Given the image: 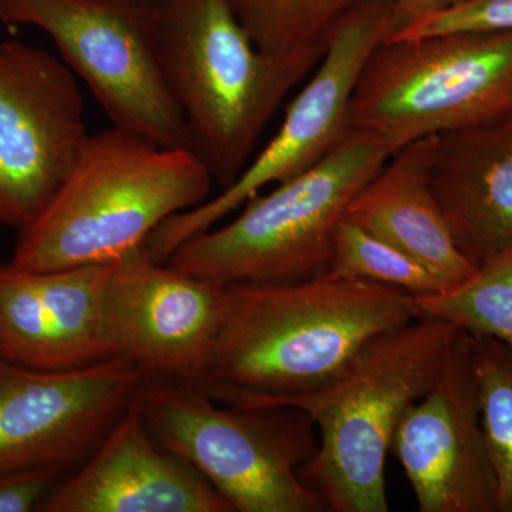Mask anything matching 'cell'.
<instances>
[{
    "instance_id": "obj_5",
    "label": "cell",
    "mask_w": 512,
    "mask_h": 512,
    "mask_svg": "<svg viewBox=\"0 0 512 512\" xmlns=\"http://www.w3.org/2000/svg\"><path fill=\"white\" fill-rule=\"evenodd\" d=\"M392 156L350 128L309 170L245 202L231 221L184 242L168 264L221 284H282L328 271L333 235L350 200Z\"/></svg>"
},
{
    "instance_id": "obj_1",
    "label": "cell",
    "mask_w": 512,
    "mask_h": 512,
    "mask_svg": "<svg viewBox=\"0 0 512 512\" xmlns=\"http://www.w3.org/2000/svg\"><path fill=\"white\" fill-rule=\"evenodd\" d=\"M416 318L409 293L330 271L227 284L205 392L228 406H281L328 386L367 343Z\"/></svg>"
},
{
    "instance_id": "obj_12",
    "label": "cell",
    "mask_w": 512,
    "mask_h": 512,
    "mask_svg": "<svg viewBox=\"0 0 512 512\" xmlns=\"http://www.w3.org/2000/svg\"><path fill=\"white\" fill-rule=\"evenodd\" d=\"M141 382L126 357L82 369L42 370L0 355V473H70L126 413Z\"/></svg>"
},
{
    "instance_id": "obj_21",
    "label": "cell",
    "mask_w": 512,
    "mask_h": 512,
    "mask_svg": "<svg viewBox=\"0 0 512 512\" xmlns=\"http://www.w3.org/2000/svg\"><path fill=\"white\" fill-rule=\"evenodd\" d=\"M328 271L392 286L412 296L451 288L413 256L345 217L335 228Z\"/></svg>"
},
{
    "instance_id": "obj_10",
    "label": "cell",
    "mask_w": 512,
    "mask_h": 512,
    "mask_svg": "<svg viewBox=\"0 0 512 512\" xmlns=\"http://www.w3.org/2000/svg\"><path fill=\"white\" fill-rule=\"evenodd\" d=\"M79 79L42 47L0 40V227L35 220L89 140Z\"/></svg>"
},
{
    "instance_id": "obj_22",
    "label": "cell",
    "mask_w": 512,
    "mask_h": 512,
    "mask_svg": "<svg viewBox=\"0 0 512 512\" xmlns=\"http://www.w3.org/2000/svg\"><path fill=\"white\" fill-rule=\"evenodd\" d=\"M512 30V0H463L453 8L416 20L387 40H414L457 32Z\"/></svg>"
},
{
    "instance_id": "obj_15",
    "label": "cell",
    "mask_w": 512,
    "mask_h": 512,
    "mask_svg": "<svg viewBox=\"0 0 512 512\" xmlns=\"http://www.w3.org/2000/svg\"><path fill=\"white\" fill-rule=\"evenodd\" d=\"M37 512H234L191 464L148 429L136 399Z\"/></svg>"
},
{
    "instance_id": "obj_23",
    "label": "cell",
    "mask_w": 512,
    "mask_h": 512,
    "mask_svg": "<svg viewBox=\"0 0 512 512\" xmlns=\"http://www.w3.org/2000/svg\"><path fill=\"white\" fill-rule=\"evenodd\" d=\"M64 473L55 468L0 473V512L39 511Z\"/></svg>"
},
{
    "instance_id": "obj_24",
    "label": "cell",
    "mask_w": 512,
    "mask_h": 512,
    "mask_svg": "<svg viewBox=\"0 0 512 512\" xmlns=\"http://www.w3.org/2000/svg\"><path fill=\"white\" fill-rule=\"evenodd\" d=\"M389 2L396 15V30H399L416 20L453 8L463 0H389Z\"/></svg>"
},
{
    "instance_id": "obj_2",
    "label": "cell",
    "mask_w": 512,
    "mask_h": 512,
    "mask_svg": "<svg viewBox=\"0 0 512 512\" xmlns=\"http://www.w3.org/2000/svg\"><path fill=\"white\" fill-rule=\"evenodd\" d=\"M214 184L192 148L113 126L90 134L45 210L20 229L9 264L45 272L119 261L168 218L207 201Z\"/></svg>"
},
{
    "instance_id": "obj_4",
    "label": "cell",
    "mask_w": 512,
    "mask_h": 512,
    "mask_svg": "<svg viewBox=\"0 0 512 512\" xmlns=\"http://www.w3.org/2000/svg\"><path fill=\"white\" fill-rule=\"evenodd\" d=\"M461 330L416 318L367 343L318 392L281 406L308 414L319 448L299 474L326 512H387L386 461L407 407L429 390Z\"/></svg>"
},
{
    "instance_id": "obj_7",
    "label": "cell",
    "mask_w": 512,
    "mask_h": 512,
    "mask_svg": "<svg viewBox=\"0 0 512 512\" xmlns=\"http://www.w3.org/2000/svg\"><path fill=\"white\" fill-rule=\"evenodd\" d=\"M512 117V30L386 40L360 73L349 127L390 154L458 128Z\"/></svg>"
},
{
    "instance_id": "obj_20",
    "label": "cell",
    "mask_w": 512,
    "mask_h": 512,
    "mask_svg": "<svg viewBox=\"0 0 512 512\" xmlns=\"http://www.w3.org/2000/svg\"><path fill=\"white\" fill-rule=\"evenodd\" d=\"M485 444L497 485V512H512V348L471 335Z\"/></svg>"
},
{
    "instance_id": "obj_13",
    "label": "cell",
    "mask_w": 512,
    "mask_h": 512,
    "mask_svg": "<svg viewBox=\"0 0 512 512\" xmlns=\"http://www.w3.org/2000/svg\"><path fill=\"white\" fill-rule=\"evenodd\" d=\"M390 453L420 512H497L467 332L458 333L429 390L407 407Z\"/></svg>"
},
{
    "instance_id": "obj_18",
    "label": "cell",
    "mask_w": 512,
    "mask_h": 512,
    "mask_svg": "<svg viewBox=\"0 0 512 512\" xmlns=\"http://www.w3.org/2000/svg\"><path fill=\"white\" fill-rule=\"evenodd\" d=\"M417 318L446 320L471 335L512 348V247L478 266L467 281L433 295L413 296Z\"/></svg>"
},
{
    "instance_id": "obj_9",
    "label": "cell",
    "mask_w": 512,
    "mask_h": 512,
    "mask_svg": "<svg viewBox=\"0 0 512 512\" xmlns=\"http://www.w3.org/2000/svg\"><path fill=\"white\" fill-rule=\"evenodd\" d=\"M397 29L389 0H363L330 30L325 52L285 110L274 137L229 187L163 222L146 248L165 262L184 242L220 224L265 188L309 170L349 133V109L360 73Z\"/></svg>"
},
{
    "instance_id": "obj_11",
    "label": "cell",
    "mask_w": 512,
    "mask_h": 512,
    "mask_svg": "<svg viewBox=\"0 0 512 512\" xmlns=\"http://www.w3.org/2000/svg\"><path fill=\"white\" fill-rule=\"evenodd\" d=\"M104 305L114 355L143 382L205 390L227 285L158 261L144 245L114 262Z\"/></svg>"
},
{
    "instance_id": "obj_19",
    "label": "cell",
    "mask_w": 512,
    "mask_h": 512,
    "mask_svg": "<svg viewBox=\"0 0 512 512\" xmlns=\"http://www.w3.org/2000/svg\"><path fill=\"white\" fill-rule=\"evenodd\" d=\"M252 42L271 55L325 52L330 30L363 0H227Z\"/></svg>"
},
{
    "instance_id": "obj_3",
    "label": "cell",
    "mask_w": 512,
    "mask_h": 512,
    "mask_svg": "<svg viewBox=\"0 0 512 512\" xmlns=\"http://www.w3.org/2000/svg\"><path fill=\"white\" fill-rule=\"evenodd\" d=\"M157 33L191 148L224 190L245 170L269 120L323 53L264 52L227 0H157Z\"/></svg>"
},
{
    "instance_id": "obj_17",
    "label": "cell",
    "mask_w": 512,
    "mask_h": 512,
    "mask_svg": "<svg viewBox=\"0 0 512 512\" xmlns=\"http://www.w3.org/2000/svg\"><path fill=\"white\" fill-rule=\"evenodd\" d=\"M433 137L413 141L387 158L350 200L343 217L396 245L453 288L467 281L478 266L458 247L434 197Z\"/></svg>"
},
{
    "instance_id": "obj_16",
    "label": "cell",
    "mask_w": 512,
    "mask_h": 512,
    "mask_svg": "<svg viewBox=\"0 0 512 512\" xmlns=\"http://www.w3.org/2000/svg\"><path fill=\"white\" fill-rule=\"evenodd\" d=\"M430 183L474 264L512 247V117L434 136Z\"/></svg>"
},
{
    "instance_id": "obj_14",
    "label": "cell",
    "mask_w": 512,
    "mask_h": 512,
    "mask_svg": "<svg viewBox=\"0 0 512 512\" xmlns=\"http://www.w3.org/2000/svg\"><path fill=\"white\" fill-rule=\"evenodd\" d=\"M110 264L23 271L0 264V355L42 370L117 357L106 325Z\"/></svg>"
},
{
    "instance_id": "obj_25",
    "label": "cell",
    "mask_w": 512,
    "mask_h": 512,
    "mask_svg": "<svg viewBox=\"0 0 512 512\" xmlns=\"http://www.w3.org/2000/svg\"><path fill=\"white\" fill-rule=\"evenodd\" d=\"M0 6H2V0H0Z\"/></svg>"
},
{
    "instance_id": "obj_6",
    "label": "cell",
    "mask_w": 512,
    "mask_h": 512,
    "mask_svg": "<svg viewBox=\"0 0 512 512\" xmlns=\"http://www.w3.org/2000/svg\"><path fill=\"white\" fill-rule=\"evenodd\" d=\"M136 402L153 436L234 512H326L299 474L319 448L302 410L228 406L198 387L150 382H141Z\"/></svg>"
},
{
    "instance_id": "obj_8",
    "label": "cell",
    "mask_w": 512,
    "mask_h": 512,
    "mask_svg": "<svg viewBox=\"0 0 512 512\" xmlns=\"http://www.w3.org/2000/svg\"><path fill=\"white\" fill-rule=\"evenodd\" d=\"M0 22L45 33L111 126L191 148L161 59L157 0H2Z\"/></svg>"
}]
</instances>
